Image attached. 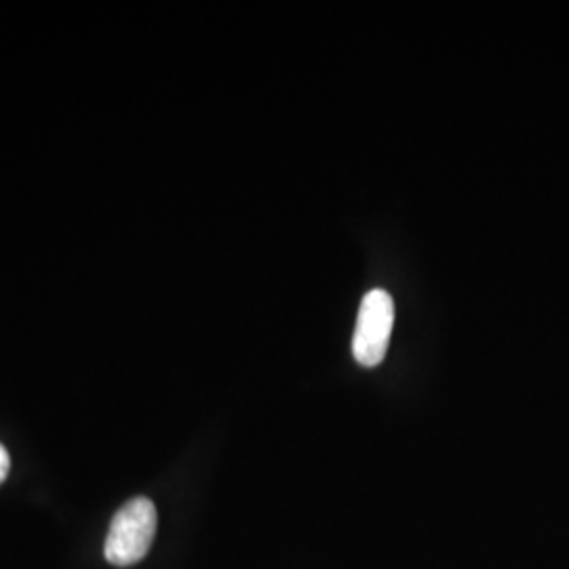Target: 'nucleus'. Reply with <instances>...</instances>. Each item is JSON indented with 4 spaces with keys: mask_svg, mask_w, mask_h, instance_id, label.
Masks as SVG:
<instances>
[{
    "mask_svg": "<svg viewBox=\"0 0 569 569\" xmlns=\"http://www.w3.org/2000/svg\"><path fill=\"white\" fill-rule=\"evenodd\" d=\"M157 507L148 498H131L114 517L106 536L103 555L114 568H131L140 563L154 542Z\"/></svg>",
    "mask_w": 569,
    "mask_h": 569,
    "instance_id": "nucleus-1",
    "label": "nucleus"
},
{
    "mask_svg": "<svg viewBox=\"0 0 569 569\" xmlns=\"http://www.w3.org/2000/svg\"><path fill=\"white\" fill-rule=\"evenodd\" d=\"M395 326V300L385 289L367 291L352 336V355L363 367H378L387 357Z\"/></svg>",
    "mask_w": 569,
    "mask_h": 569,
    "instance_id": "nucleus-2",
    "label": "nucleus"
},
{
    "mask_svg": "<svg viewBox=\"0 0 569 569\" xmlns=\"http://www.w3.org/2000/svg\"><path fill=\"white\" fill-rule=\"evenodd\" d=\"M9 468H11V458H9L7 449L0 446V483L7 479V475H9Z\"/></svg>",
    "mask_w": 569,
    "mask_h": 569,
    "instance_id": "nucleus-3",
    "label": "nucleus"
}]
</instances>
